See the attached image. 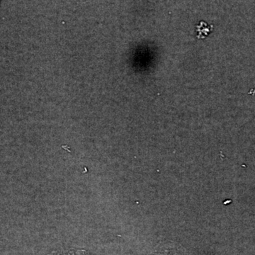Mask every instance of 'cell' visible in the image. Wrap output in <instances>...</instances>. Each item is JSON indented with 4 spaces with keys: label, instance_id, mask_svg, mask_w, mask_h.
Instances as JSON below:
<instances>
[{
    "label": "cell",
    "instance_id": "obj_1",
    "mask_svg": "<svg viewBox=\"0 0 255 255\" xmlns=\"http://www.w3.org/2000/svg\"><path fill=\"white\" fill-rule=\"evenodd\" d=\"M46 255H95L90 253V252L85 251V250L73 249V248H69V249L58 250L52 252L50 254Z\"/></svg>",
    "mask_w": 255,
    "mask_h": 255
},
{
    "label": "cell",
    "instance_id": "obj_2",
    "mask_svg": "<svg viewBox=\"0 0 255 255\" xmlns=\"http://www.w3.org/2000/svg\"><path fill=\"white\" fill-rule=\"evenodd\" d=\"M152 255H184L182 253H179V251H175L173 249H168V248H164V249L159 250L156 251Z\"/></svg>",
    "mask_w": 255,
    "mask_h": 255
}]
</instances>
